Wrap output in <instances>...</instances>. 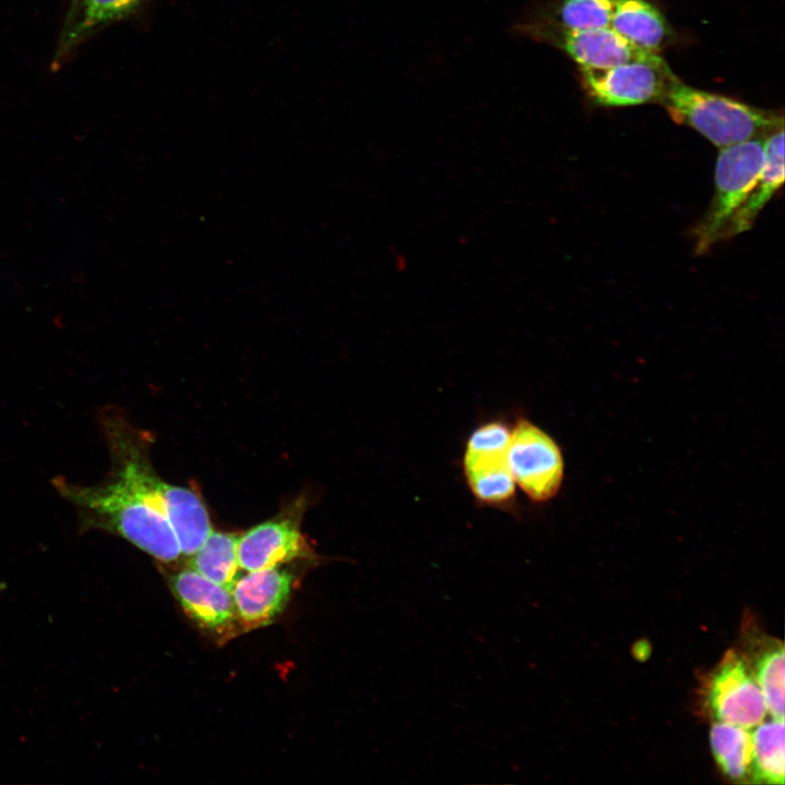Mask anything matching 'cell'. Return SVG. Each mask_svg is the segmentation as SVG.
<instances>
[{
    "label": "cell",
    "instance_id": "obj_9",
    "mask_svg": "<svg viewBox=\"0 0 785 785\" xmlns=\"http://www.w3.org/2000/svg\"><path fill=\"white\" fill-rule=\"evenodd\" d=\"M510 431L500 422L476 428L470 436L463 458L467 481L481 502L499 505L515 492V480L507 451Z\"/></svg>",
    "mask_w": 785,
    "mask_h": 785
},
{
    "label": "cell",
    "instance_id": "obj_12",
    "mask_svg": "<svg viewBox=\"0 0 785 785\" xmlns=\"http://www.w3.org/2000/svg\"><path fill=\"white\" fill-rule=\"evenodd\" d=\"M293 578L280 566L247 571L239 577L231 595L241 629L263 627L276 619L288 603Z\"/></svg>",
    "mask_w": 785,
    "mask_h": 785
},
{
    "label": "cell",
    "instance_id": "obj_13",
    "mask_svg": "<svg viewBox=\"0 0 785 785\" xmlns=\"http://www.w3.org/2000/svg\"><path fill=\"white\" fill-rule=\"evenodd\" d=\"M150 0H70L51 69H60L88 39L138 13Z\"/></svg>",
    "mask_w": 785,
    "mask_h": 785
},
{
    "label": "cell",
    "instance_id": "obj_19",
    "mask_svg": "<svg viewBox=\"0 0 785 785\" xmlns=\"http://www.w3.org/2000/svg\"><path fill=\"white\" fill-rule=\"evenodd\" d=\"M751 733L753 783L784 784V720L760 723Z\"/></svg>",
    "mask_w": 785,
    "mask_h": 785
},
{
    "label": "cell",
    "instance_id": "obj_7",
    "mask_svg": "<svg viewBox=\"0 0 785 785\" xmlns=\"http://www.w3.org/2000/svg\"><path fill=\"white\" fill-rule=\"evenodd\" d=\"M706 706L715 722L750 729L763 722L766 705L744 656L728 650L710 674Z\"/></svg>",
    "mask_w": 785,
    "mask_h": 785
},
{
    "label": "cell",
    "instance_id": "obj_15",
    "mask_svg": "<svg viewBox=\"0 0 785 785\" xmlns=\"http://www.w3.org/2000/svg\"><path fill=\"white\" fill-rule=\"evenodd\" d=\"M609 27L633 47L651 52L671 36L662 13L647 0H616Z\"/></svg>",
    "mask_w": 785,
    "mask_h": 785
},
{
    "label": "cell",
    "instance_id": "obj_5",
    "mask_svg": "<svg viewBox=\"0 0 785 785\" xmlns=\"http://www.w3.org/2000/svg\"><path fill=\"white\" fill-rule=\"evenodd\" d=\"M515 483L534 502H546L559 491L565 462L557 443L542 428L521 420L510 432L507 451Z\"/></svg>",
    "mask_w": 785,
    "mask_h": 785
},
{
    "label": "cell",
    "instance_id": "obj_16",
    "mask_svg": "<svg viewBox=\"0 0 785 785\" xmlns=\"http://www.w3.org/2000/svg\"><path fill=\"white\" fill-rule=\"evenodd\" d=\"M754 637L749 659H744L762 691L766 711L772 718L784 720V644L771 637Z\"/></svg>",
    "mask_w": 785,
    "mask_h": 785
},
{
    "label": "cell",
    "instance_id": "obj_20",
    "mask_svg": "<svg viewBox=\"0 0 785 785\" xmlns=\"http://www.w3.org/2000/svg\"><path fill=\"white\" fill-rule=\"evenodd\" d=\"M616 0H561L551 14L528 21L565 29L609 27Z\"/></svg>",
    "mask_w": 785,
    "mask_h": 785
},
{
    "label": "cell",
    "instance_id": "obj_14",
    "mask_svg": "<svg viewBox=\"0 0 785 785\" xmlns=\"http://www.w3.org/2000/svg\"><path fill=\"white\" fill-rule=\"evenodd\" d=\"M764 162L747 198L732 217L723 240L749 230L759 213L784 182V128L763 140Z\"/></svg>",
    "mask_w": 785,
    "mask_h": 785
},
{
    "label": "cell",
    "instance_id": "obj_11",
    "mask_svg": "<svg viewBox=\"0 0 785 785\" xmlns=\"http://www.w3.org/2000/svg\"><path fill=\"white\" fill-rule=\"evenodd\" d=\"M310 554L312 551L300 530L299 512L262 522L238 540V560L245 571L281 566Z\"/></svg>",
    "mask_w": 785,
    "mask_h": 785
},
{
    "label": "cell",
    "instance_id": "obj_2",
    "mask_svg": "<svg viewBox=\"0 0 785 785\" xmlns=\"http://www.w3.org/2000/svg\"><path fill=\"white\" fill-rule=\"evenodd\" d=\"M52 483L76 510L82 531L118 535L162 563L180 557L181 550L168 520L113 472L95 485L71 483L63 478Z\"/></svg>",
    "mask_w": 785,
    "mask_h": 785
},
{
    "label": "cell",
    "instance_id": "obj_6",
    "mask_svg": "<svg viewBox=\"0 0 785 785\" xmlns=\"http://www.w3.org/2000/svg\"><path fill=\"white\" fill-rule=\"evenodd\" d=\"M587 94L602 106L624 107L659 100L674 75L657 53L611 68H579Z\"/></svg>",
    "mask_w": 785,
    "mask_h": 785
},
{
    "label": "cell",
    "instance_id": "obj_3",
    "mask_svg": "<svg viewBox=\"0 0 785 785\" xmlns=\"http://www.w3.org/2000/svg\"><path fill=\"white\" fill-rule=\"evenodd\" d=\"M671 117L722 148L752 138H764L784 128L783 116L736 99L693 88L675 75L659 99Z\"/></svg>",
    "mask_w": 785,
    "mask_h": 785
},
{
    "label": "cell",
    "instance_id": "obj_4",
    "mask_svg": "<svg viewBox=\"0 0 785 785\" xmlns=\"http://www.w3.org/2000/svg\"><path fill=\"white\" fill-rule=\"evenodd\" d=\"M764 138L722 147L714 172V194L704 216L693 227L695 253H708L724 232L754 185L764 162Z\"/></svg>",
    "mask_w": 785,
    "mask_h": 785
},
{
    "label": "cell",
    "instance_id": "obj_18",
    "mask_svg": "<svg viewBox=\"0 0 785 785\" xmlns=\"http://www.w3.org/2000/svg\"><path fill=\"white\" fill-rule=\"evenodd\" d=\"M710 745L717 766L735 782L751 778V732L736 725L715 722L710 730Z\"/></svg>",
    "mask_w": 785,
    "mask_h": 785
},
{
    "label": "cell",
    "instance_id": "obj_8",
    "mask_svg": "<svg viewBox=\"0 0 785 785\" xmlns=\"http://www.w3.org/2000/svg\"><path fill=\"white\" fill-rule=\"evenodd\" d=\"M516 31L560 48L579 68H611L657 55L633 47L611 27L572 31L524 21L516 25Z\"/></svg>",
    "mask_w": 785,
    "mask_h": 785
},
{
    "label": "cell",
    "instance_id": "obj_1",
    "mask_svg": "<svg viewBox=\"0 0 785 785\" xmlns=\"http://www.w3.org/2000/svg\"><path fill=\"white\" fill-rule=\"evenodd\" d=\"M99 421L111 457L110 471L168 520L181 555H193L213 531L202 499L192 490L169 484L157 474L149 460L148 436L120 410H102Z\"/></svg>",
    "mask_w": 785,
    "mask_h": 785
},
{
    "label": "cell",
    "instance_id": "obj_17",
    "mask_svg": "<svg viewBox=\"0 0 785 785\" xmlns=\"http://www.w3.org/2000/svg\"><path fill=\"white\" fill-rule=\"evenodd\" d=\"M239 535L212 531L202 546L190 556L188 567L231 592L239 578Z\"/></svg>",
    "mask_w": 785,
    "mask_h": 785
},
{
    "label": "cell",
    "instance_id": "obj_10",
    "mask_svg": "<svg viewBox=\"0 0 785 785\" xmlns=\"http://www.w3.org/2000/svg\"><path fill=\"white\" fill-rule=\"evenodd\" d=\"M169 587L189 617L210 636L228 640L241 629L231 592L222 585L189 567L171 575Z\"/></svg>",
    "mask_w": 785,
    "mask_h": 785
}]
</instances>
